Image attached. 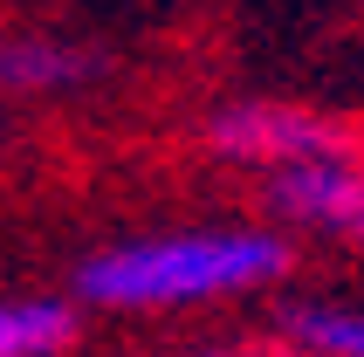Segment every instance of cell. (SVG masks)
<instances>
[{
  "label": "cell",
  "mask_w": 364,
  "mask_h": 357,
  "mask_svg": "<svg viewBox=\"0 0 364 357\" xmlns=\"http://www.w3.org/2000/svg\"><path fill=\"white\" fill-rule=\"evenodd\" d=\"M289 275V240L268 227H186V234L110 240L76 261V296L97 309H206L255 296Z\"/></svg>",
  "instance_id": "cell-1"
},
{
  "label": "cell",
  "mask_w": 364,
  "mask_h": 357,
  "mask_svg": "<svg viewBox=\"0 0 364 357\" xmlns=\"http://www.w3.org/2000/svg\"><path fill=\"white\" fill-rule=\"evenodd\" d=\"M206 151L247 172H275L303 159H364V138L309 103H227L206 117Z\"/></svg>",
  "instance_id": "cell-2"
},
{
  "label": "cell",
  "mask_w": 364,
  "mask_h": 357,
  "mask_svg": "<svg viewBox=\"0 0 364 357\" xmlns=\"http://www.w3.org/2000/svg\"><path fill=\"white\" fill-rule=\"evenodd\" d=\"M268 206L289 227H316L364 247V159H303L268 172Z\"/></svg>",
  "instance_id": "cell-3"
},
{
  "label": "cell",
  "mask_w": 364,
  "mask_h": 357,
  "mask_svg": "<svg viewBox=\"0 0 364 357\" xmlns=\"http://www.w3.org/2000/svg\"><path fill=\"white\" fill-rule=\"evenodd\" d=\"M103 55L62 35H0V90L7 97H69L97 82Z\"/></svg>",
  "instance_id": "cell-4"
},
{
  "label": "cell",
  "mask_w": 364,
  "mask_h": 357,
  "mask_svg": "<svg viewBox=\"0 0 364 357\" xmlns=\"http://www.w3.org/2000/svg\"><path fill=\"white\" fill-rule=\"evenodd\" d=\"M82 316L62 296H7L0 302V357H62L76 351Z\"/></svg>",
  "instance_id": "cell-5"
},
{
  "label": "cell",
  "mask_w": 364,
  "mask_h": 357,
  "mask_svg": "<svg viewBox=\"0 0 364 357\" xmlns=\"http://www.w3.org/2000/svg\"><path fill=\"white\" fill-rule=\"evenodd\" d=\"M282 337L309 357H364V309H337V302H296L282 316Z\"/></svg>",
  "instance_id": "cell-6"
}]
</instances>
